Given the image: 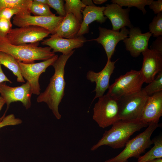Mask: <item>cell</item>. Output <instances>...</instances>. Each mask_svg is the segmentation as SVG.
Here are the masks:
<instances>
[{"instance_id":"6da1fadb","label":"cell","mask_w":162,"mask_h":162,"mask_svg":"<svg viewBox=\"0 0 162 162\" xmlns=\"http://www.w3.org/2000/svg\"><path fill=\"white\" fill-rule=\"evenodd\" d=\"M75 50L67 55H61L52 64L54 72L45 91L37 98L38 103L44 102L52 111L56 118L59 119L61 115L58 111V106L64 95L66 82L64 78V68L66 63L73 54Z\"/></svg>"},{"instance_id":"7a4b0ae2","label":"cell","mask_w":162,"mask_h":162,"mask_svg":"<svg viewBox=\"0 0 162 162\" xmlns=\"http://www.w3.org/2000/svg\"><path fill=\"white\" fill-rule=\"evenodd\" d=\"M148 124L140 119L120 120L113 124L110 129L105 131L102 138L92 147L91 150L94 151L104 145L113 149L123 148L131 135Z\"/></svg>"},{"instance_id":"3957f363","label":"cell","mask_w":162,"mask_h":162,"mask_svg":"<svg viewBox=\"0 0 162 162\" xmlns=\"http://www.w3.org/2000/svg\"><path fill=\"white\" fill-rule=\"evenodd\" d=\"M38 43L14 45L5 38H0V52L9 54L17 60L27 63H33L35 60L45 61L56 55L50 47H38Z\"/></svg>"},{"instance_id":"277c9868","label":"cell","mask_w":162,"mask_h":162,"mask_svg":"<svg viewBox=\"0 0 162 162\" xmlns=\"http://www.w3.org/2000/svg\"><path fill=\"white\" fill-rule=\"evenodd\" d=\"M160 126L159 123H149L144 131L128 141L124 148L119 154L104 162H128V159L130 158H138L141 154L153 144L151 139V135Z\"/></svg>"},{"instance_id":"5b68a950","label":"cell","mask_w":162,"mask_h":162,"mask_svg":"<svg viewBox=\"0 0 162 162\" xmlns=\"http://www.w3.org/2000/svg\"><path fill=\"white\" fill-rule=\"evenodd\" d=\"M144 82L140 70H131L116 79L110 85L106 94L118 99L140 92Z\"/></svg>"},{"instance_id":"8992f818","label":"cell","mask_w":162,"mask_h":162,"mask_svg":"<svg viewBox=\"0 0 162 162\" xmlns=\"http://www.w3.org/2000/svg\"><path fill=\"white\" fill-rule=\"evenodd\" d=\"M93 111V119L103 128L120 120L117 100L107 94L98 98Z\"/></svg>"},{"instance_id":"52a82bcc","label":"cell","mask_w":162,"mask_h":162,"mask_svg":"<svg viewBox=\"0 0 162 162\" xmlns=\"http://www.w3.org/2000/svg\"><path fill=\"white\" fill-rule=\"evenodd\" d=\"M148 96L142 89L139 92L117 99L120 120L140 119Z\"/></svg>"},{"instance_id":"ba28073f","label":"cell","mask_w":162,"mask_h":162,"mask_svg":"<svg viewBox=\"0 0 162 162\" xmlns=\"http://www.w3.org/2000/svg\"><path fill=\"white\" fill-rule=\"evenodd\" d=\"M50 34V32L45 28L29 25L12 28L5 38L12 44L20 45L38 43Z\"/></svg>"},{"instance_id":"9c48e42d","label":"cell","mask_w":162,"mask_h":162,"mask_svg":"<svg viewBox=\"0 0 162 162\" xmlns=\"http://www.w3.org/2000/svg\"><path fill=\"white\" fill-rule=\"evenodd\" d=\"M58 57V55H55L49 59L37 63H25L17 60L22 76L30 84L33 94L38 95L40 93L39 77L48 67L52 65Z\"/></svg>"},{"instance_id":"30bf717a","label":"cell","mask_w":162,"mask_h":162,"mask_svg":"<svg viewBox=\"0 0 162 162\" xmlns=\"http://www.w3.org/2000/svg\"><path fill=\"white\" fill-rule=\"evenodd\" d=\"M30 11L24 12L14 16L13 23L15 26L22 27L29 25L40 27L48 30L52 35L56 31L64 17L55 16H32Z\"/></svg>"},{"instance_id":"8fae6325","label":"cell","mask_w":162,"mask_h":162,"mask_svg":"<svg viewBox=\"0 0 162 162\" xmlns=\"http://www.w3.org/2000/svg\"><path fill=\"white\" fill-rule=\"evenodd\" d=\"M32 94L31 85L28 81L15 87L10 86L5 82L0 83V95L7 104V108L11 103L20 101L26 110L28 109L31 106Z\"/></svg>"},{"instance_id":"7c38bea8","label":"cell","mask_w":162,"mask_h":162,"mask_svg":"<svg viewBox=\"0 0 162 162\" xmlns=\"http://www.w3.org/2000/svg\"><path fill=\"white\" fill-rule=\"evenodd\" d=\"M99 35L97 38L89 41H95L100 44L104 47L107 58V60H110L113 54L116 46L121 40L128 37L129 30L125 27L121 28L120 32L107 29L99 27Z\"/></svg>"},{"instance_id":"4fadbf2b","label":"cell","mask_w":162,"mask_h":162,"mask_svg":"<svg viewBox=\"0 0 162 162\" xmlns=\"http://www.w3.org/2000/svg\"><path fill=\"white\" fill-rule=\"evenodd\" d=\"M118 59L115 61L110 60L107 61L104 68L98 72L89 70L86 75L87 79L92 82H95L96 87L93 91L96 94L93 101L97 98L103 96L110 85L109 82L111 75L114 72L115 65Z\"/></svg>"},{"instance_id":"5bb4252c","label":"cell","mask_w":162,"mask_h":162,"mask_svg":"<svg viewBox=\"0 0 162 162\" xmlns=\"http://www.w3.org/2000/svg\"><path fill=\"white\" fill-rule=\"evenodd\" d=\"M142 53L143 61L140 71L144 82L149 83L155 78L157 74L162 71V54L148 49Z\"/></svg>"},{"instance_id":"9a60e30c","label":"cell","mask_w":162,"mask_h":162,"mask_svg":"<svg viewBox=\"0 0 162 162\" xmlns=\"http://www.w3.org/2000/svg\"><path fill=\"white\" fill-rule=\"evenodd\" d=\"M50 37L43 40L41 44L50 47L55 53L61 52L63 55L68 54L74 49L82 47L88 41L83 36L72 39L62 38L55 34H51Z\"/></svg>"},{"instance_id":"2e32d148","label":"cell","mask_w":162,"mask_h":162,"mask_svg":"<svg viewBox=\"0 0 162 162\" xmlns=\"http://www.w3.org/2000/svg\"><path fill=\"white\" fill-rule=\"evenodd\" d=\"M128 34L129 38L123 40L126 49L133 57H137L148 49V41L152 34L149 32L142 33L140 28L137 27L130 28Z\"/></svg>"},{"instance_id":"e0dca14e","label":"cell","mask_w":162,"mask_h":162,"mask_svg":"<svg viewBox=\"0 0 162 162\" xmlns=\"http://www.w3.org/2000/svg\"><path fill=\"white\" fill-rule=\"evenodd\" d=\"M103 11L104 15L110 20L112 25V30L119 31L126 26L130 28L133 27L129 17L130 8L123 9L115 3L106 4Z\"/></svg>"},{"instance_id":"ac0fdd59","label":"cell","mask_w":162,"mask_h":162,"mask_svg":"<svg viewBox=\"0 0 162 162\" xmlns=\"http://www.w3.org/2000/svg\"><path fill=\"white\" fill-rule=\"evenodd\" d=\"M162 116V91L148 96L140 120L148 124L158 123Z\"/></svg>"},{"instance_id":"d6986e66","label":"cell","mask_w":162,"mask_h":162,"mask_svg":"<svg viewBox=\"0 0 162 162\" xmlns=\"http://www.w3.org/2000/svg\"><path fill=\"white\" fill-rule=\"evenodd\" d=\"M105 7L86 6L82 11V19L77 37L83 36L88 32L89 25L94 21L102 24L104 22L107 17L104 16L103 11Z\"/></svg>"},{"instance_id":"ffe728a7","label":"cell","mask_w":162,"mask_h":162,"mask_svg":"<svg viewBox=\"0 0 162 162\" xmlns=\"http://www.w3.org/2000/svg\"><path fill=\"white\" fill-rule=\"evenodd\" d=\"M81 22L72 14L68 13L64 17L56 31L55 34L65 38L77 37Z\"/></svg>"},{"instance_id":"44dd1931","label":"cell","mask_w":162,"mask_h":162,"mask_svg":"<svg viewBox=\"0 0 162 162\" xmlns=\"http://www.w3.org/2000/svg\"><path fill=\"white\" fill-rule=\"evenodd\" d=\"M0 64L11 70L16 76L17 81L25 82L21 70L17 60L12 56L7 53L0 52Z\"/></svg>"},{"instance_id":"7402d4cb","label":"cell","mask_w":162,"mask_h":162,"mask_svg":"<svg viewBox=\"0 0 162 162\" xmlns=\"http://www.w3.org/2000/svg\"><path fill=\"white\" fill-rule=\"evenodd\" d=\"M154 146L144 155L140 156L137 162H146L162 158V137L160 136L152 140Z\"/></svg>"},{"instance_id":"603a6c76","label":"cell","mask_w":162,"mask_h":162,"mask_svg":"<svg viewBox=\"0 0 162 162\" xmlns=\"http://www.w3.org/2000/svg\"><path fill=\"white\" fill-rule=\"evenodd\" d=\"M64 4L66 14L71 13L81 23L82 19V11L86 7L80 0H66Z\"/></svg>"},{"instance_id":"cb8c5ba5","label":"cell","mask_w":162,"mask_h":162,"mask_svg":"<svg viewBox=\"0 0 162 162\" xmlns=\"http://www.w3.org/2000/svg\"><path fill=\"white\" fill-rule=\"evenodd\" d=\"M153 0H112V3L117 4L121 7H127L128 8L135 7L141 10L143 14H146L147 11L145 6L149 5Z\"/></svg>"},{"instance_id":"d4e9b609","label":"cell","mask_w":162,"mask_h":162,"mask_svg":"<svg viewBox=\"0 0 162 162\" xmlns=\"http://www.w3.org/2000/svg\"><path fill=\"white\" fill-rule=\"evenodd\" d=\"M29 10L34 16H55L51 11L50 7L47 4H41L33 0Z\"/></svg>"},{"instance_id":"484cf974","label":"cell","mask_w":162,"mask_h":162,"mask_svg":"<svg viewBox=\"0 0 162 162\" xmlns=\"http://www.w3.org/2000/svg\"><path fill=\"white\" fill-rule=\"evenodd\" d=\"M32 0H0V10L6 8H18L29 10Z\"/></svg>"},{"instance_id":"4316f807","label":"cell","mask_w":162,"mask_h":162,"mask_svg":"<svg viewBox=\"0 0 162 162\" xmlns=\"http://www.w3.org/2000/svg\"><path fill=\"white\" fill-rule=\"evenodd\" d=\"M142 89L148 96L162 91V71L159 73L155 78Z\"/></svg>"},{"instance_id":"83f0119b","label":"cell","mask_w":162,"mask_h":162,"mask_svg":"<svg viewBox=\"0 0 162 162\" xmlns=\"http://www.w3.org/2000/svg\"><path fill=\"white\" fill-rule=\"evenodd\" d=\"M149 32L154 37L162 35V12L157 14L149 24Z\"/></svg>"},{"instance_id":"f1b7e54d","label":"cell","mask_w":162,"mask_h":162,"mask_svg":"<svg viewBox=\"0 0 162 162\" xmlns=\"http://www.w3.org/2000/svg\"><path fill=\"white\" fill-rule=\"evenodd\" d=\"M28 11H30L28 10H25L18 8H3L0 10V19L10 20L13 16Z\"/></svg>"},{"instance_id":"f546056e","label":"cell","mask_w":162,"mask_h":162,"mask_svg":"<svg viewBox=\"0 0 162 162\" xmlns=\"http://www.w3.org/2000/svg\"><path fill=\"white\" fill-rule=\"evenodd\" d=\"M64 2L63 0H47V4L54 9L59 16L64 17L66 13Z\"/></svg>"},{"instance_id":"4dcf8cb0","label":"cell","mask_w":162,"mask_h":162,"mask_svg":"<svg viewBox=\"0 0 162 162\" xmlns=\"http://www.w3.org/2000/svg\"><path fill=\"white\" fill-rule=\"evenodd\" d=\"M22 121L16 118L14 114H10L3 117L0 122V128L8 125H15L21 124Z\"/></svg>"},{"instance_id":"1f68e13d","label":"cell","mask_w":162,"mask_h":162,"mask_svg":"<svg viewBox=\"0 0 162 162\" xmlns=\"http://www.w3.org/2000/svg\"><path fill=\"white\" fill-rule=\"evenodd\" d=\"M12 28L10 20L0 19V38H6Z\"/></svg>"},{"instance_id":"d6a6232c","label":"cell","mask_w":162,"mask_h":162,"mask_svg":"<svg viewBox=\"0 0 162 162\" xmlns=\"http://www.w3.org/2000/svg\"><path fill=\"white\" fill-rule=\"evenodd\" d=\"M151 50H154L162 54V37L159 36L156 38L150 46Z\"/></svg>"},{"instance_id":"836d02e7","label":"cell","mask_w":162,"mask_h":162,"mask_svg":"<svg viewBox=\"0 0 162 162\" xmlns=\"http://www.w3.org/2000/svg\"><path fill=\"white\" fill-rule=\"evenodd\" d=\"M150 9L153 10L155 14L162 12V0L153 1L149 5Z\"/></svg>"},{"instance_id":"e575fe53","label":"cell","mask_w":162,"mask_h":162,"mask_svg":"<svg viewBox=\"0 0 162 162\" xmlns=\"http://www.w3.org/2000/svg\"><path fill=\"white\" fill-rule=\"evenodd\" d=\"M6 82H9L10 83H12L4 74L2 68L1 64H0V83Z\"/></svg>"},{"instance_id":"d590c367","label":"cell","mask_w":162,"mask_h":162,"mask_svg":"<svg viewBox=\"0 0 162 162\" xmlns=\"http://www.w3.org/2000/svg\"><path fill=\"white\" fill-rule=\"evenodd\" d=\"M81 1L82 3L86 6H94L92 1L91 0H82Z\"/></svg>"},{"instance_id":"8d00e7d4","label":"cell","mask_w":162,"mask_h":162,"mask_svg":"<svg viewBox=\"0 0 162 162\" xmlns=\"http://www.w3.org/2000/svg\"><path fill=\"white\" fill-rule=\"evenodd\" d=\"M5 104V103L4 100L0 95V111ZM2 120V118L0 117V122Z\"/></svg>"},{"instance_id":"74e56055","label":"cell","mask_w":162,"mask_h":162,"mask_svg":"<svg viewBox=\"0 0 162 162\" xmlns=\"http://www.w3.org/2000/svg\"><path fill=\"white\" fill-rule=\"evenodd\" d=\"M107 0H93L92 1L94 3L97 4H101L105 2Z\"/></svg>"},{"instance_id":"f35d334b","label":"cell","mask_w":162,"mask_h":162,"mask_svg":"<svg viewBox=\"0 0 162 162\" xmlns=\"http://www.w3.org/2000/svg\"><path fill=\"white\" fill-rule=\"evenodd\" d=\"M146 162H162V158H160L155 159L147 161Z\"/></svg>"},{"instance_id":"ab89813d","label":"cell","mask_w":162,"mask_h":162,"mask_svg":"<svg viewBox=\"0 0 162 162\" xmlns=\"http://www.w3.org/2000/svg\"><path fill=\"white\" fill-rule=\"evenodd\" d=\"M38 3L47 4V0H34Z\"/></svg>"}]
</instances>
